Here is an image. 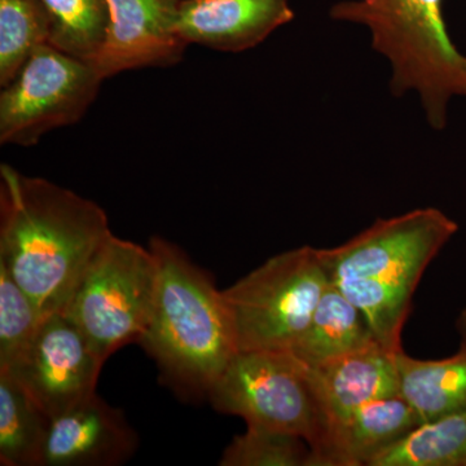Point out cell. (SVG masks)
Wrapping results in <instances>:
<instances>
[{
	"instance_id": "603a6c76",
	"label": "cell",
	"mask_w": 466,
	"mask_h": 466,
	"mask_svg": "<svg viewBox=\"0 0 466 466\" xmlns=\"http://www.w3.org/2000/svg\"><path fill=\"white\" fill-rule=\"evenodd\" d=\"M459 329L461 332L462 343L466 345V309L462 311L461 317L459 319Z\"/></svg>"
},
{
	"instance_id": "8fae6325",
	"label": "cell",
	"mask_w": 466,
	"mask_h": 466,
	"mask_svg": "<svg viewBox=\"0 0 466 466\" xmlns=\"http://www.w3.org/2000/svg\"><path fill=\"white\" fill-rule=\"evenodd\" d=\"M137 443L124 412L96 392L50 419L39 466L121 465Z\"/></svg>"
},
{
	"instance_id": "52a82bcc",
	"label": "cell",
	"mask_w": 466,
	"mask_h": 466,
	"mask_svg": "<svg viewBox=\"0 0 466 466\" xmlns=\"http://www.w3.org/2000/svg\"><path fill=\"white\" fill-rule=\"evenodd\" d=\"M157 280L158 263L150 248L112 235L61 312L106 361L146 333Z\"/></svg>"
},
{
	"instance_id": "7402d4cb",
	"label": "cell",
	"mask_w": 466,
	"mask_h": 466,
	"mask_svg": "<svg viewBox=\"0 0 466 466\" xmlns=\"http://www.w3.org/2000/svg\"><path fill=\"white\" fill-rule=\"evenodd\" d=\"M294 435L248 426L223 451L222 466H309V449Z\"/></svg>"
},
{
	"instance_id": "ba28073f",
	"label": "cell",
	"mask_w": 466,
	"mask_h": 466,
	"mask_svg": "<svg viewBox=\"0 0 466 466\" xmlns=\"http://www.w3.org/2000/svg\"><path fill=\"white\" fill-rule=\"evenodd\" d=\"M103 76L84 60L43 45L0 92V143L33 147L75 125L96 99Z\"/></svg>"
},
{
	"instance_id": "2e32d148",
	"label": "cell",
	"mask_w": 466,
	"mask_h": 466,
	"mask_svg": "<svg viewBox=\"0 0 466 466\" xmlns=\"http://www.w3.org/2000/svg\"><path fill=\"white\" fill-rule=\"evenodd\" d=\"M400 395L421 422L466 410V345L453 357L421 360L401 350L397 357Z\"/></svg>"
},
{
	"instance_id": "8992f818",
	"label": "cell",
	"mask_w": 466,
	"mask_h": 466,
	"mask_svg": "<svg viewBox=\"0 0 466 466\" xmlns=\"http://www.w3.org/2000/svg\"><path fill=\"white\" fill-rule=\"evenodd\" d=\"M329 283L320 249L300 247L222 290L238 351L293 348Z\"/></svg>"
},
{
	"instance_id": "e0dca14e",
	"label": "cell",
	"mask_w": 466,
	"mask_h": 466,
	"mask_svg": "<svg viewBox=\"0 0 466 466\" xmlns=\"http://www.w3.org/2000/svg\"><path fill=\"white\" fill-rule=\"evenodd\" d=\"M50 417L7 370H0V464L39 466Z\"/></svg>"
},
{
	"instance_id": "d6986e66",
	"label": "cell",
	"mask_w": 466,
	"mask_h": 466,
	"mask_svg": "<svg viewBox=\"0 0 466 466\" xmlns=\"http://www.w3.org/2000/svg\"><path fill=\"white\" fill-rule=\"evenodd\" d=\"M51 21L50 45L94 64L109 25L106 0H41Z\"/></svg>"
},
{
	"instance_id": "5bb4252c",
	"label": "cell",
	"mask_w": 466,
	"mask_h": 466,
	"mask_svg": "<svg viewBox=\"0 0 466 466\" xmlns=\"http://www.w3.org/2000/svg\"><path fill=\"white\" fill-rule=\"evenodd\" d=\"M420 424L416 410L400 394L368 401L334 426L320 466H368Z\"/></svg>"
},
{
	"instance_id": "5b68a950",
	"label": "cell",
	"mask_w": 466,
	"mask_h": 466,
	"mask_svg": "<svg viewBox=\"0 0 466 466\" xmlns=\"http://www.w3.org/2000/svg\"><path fill=\"white\" fill-rule=\"evenodd\" d=\"M218 412L248 426L294 435L309 444V466H320L330 421L311 368L289 350L238 351L208 392Z\"/></svg>"
},
{
	"instance_id": "44dd1931",
	"label": "cell",
	"mask_w": 466,
	"mask_h": 466,
	"mask_svg": "<svg viewBox=\"0 0 466 466\" xmlns=\"http://www.w3.org/2000/svg\"><path fill=\"white\" fill-rule=\"evenodd\" d=\"M45 318L29 294L0 265V370L16 363Z\"/></svg>"
},
{
	"instance_id": "9a60e30c",
	"label": "cell",
	"mask_w": 466,
	"mask_h": 466,
	"mask_svg": "<svg viewBox=\"0 0 466 466\" xmlns=\"http://www.w3.org/2000/svg\"><path fill=\"white\" fill-rule=\"evenodd\" d=\"M373 346L381 345L363 312L329 283L308 328L289 351L312 368Z\"/></svg>"
},
{
	"instance_id": "ffe728a7",
	"label": "cell",
	"mask_w": 466,
	"mask_h": 466,
	"mask_svg": "<svg viewBox=\"0 0 466 466\" xmlns=\"http://www.w3.org/2000/svg\"><path fill=\"white\" fill-rule=\"evenodd\" d=\"M50 38L51 21L41 0H0V86L5 87Z\"/></svg>"
},
{
	"instance_id": "9c48e42d",
	"label": "cell",
	"mask_w": 466,
	"mask_h": 466,
	"mask_svg": "<svg viewBox=\"0 0 466 466\" xmlns=\"http://www.w3.org/2000/svg\"><path fill=\"white\" fill-rule=\"evenodd\" d=\"M104 363L75 321L58 311L43 319L16 363L0 370L11 373L52 419L96 394Z\"/></svg>"
},
{
	"instance_id": "6da1fadb",
	"label": "cell",
	"mask_w": 466,
	"mask_h": 466,
	"mask_svg": "<svg viewBox=\"0 0 466 466\" xmlns=\"http://www.w3.org/2000/svg\"><path fill=\"white\" fill-rule=\"evenodd\" d=\"M112 235L96 202L8 164L0 167V265L45 317L66 309Z\"/></svg>"
},
{
	"instance_id": "4fadbf2b",
	"label": "cell",
	"mask_w": 466,
	"mask_h": 466,
	"mask_svg": "<svg viewBox=\"0 0 466 466\" xmlns=\"http://www.w3.org/2000/svg\"><path fill=\"white\" fill-rule=\"evenodd\" d=\"M397 354L373 346L309 367L329 417L330 434L334 426L368 401L400 394Z\"/></svg>"
},
{
	"instance_id": "7c38bea8",
	"label": "cell",
	"mask_w": 466,
	"mask_h": 466,
	"mask_svg": "<svg viewBox=\"0 0 466 466\" xmlns=\"http://www.w3.org/2000/svg\"><path fill=\"white\" fill-rule=\"evenodd\" d=\"M293 18L289 0H180L175 30L187 45L236 54L257 47Z\"/></svg>"
},
{
	"instance_id": "ac0fdd59",
	"label": "cell",
	"mask_w": 466,
	"mask_h": 466,
	"mask_svg": "<svg viewBox=\"0 0 466 466\" xmlns=\"http://www.w3.org/2000/svg\"><path fill=\"white\" fill-rule=\"evenodd\" d=\"M368 466H466V410L421 422Z\"/></svg>"
},
{
	"instance_id": "7a4b0ae2",
	"label": "cell",
	"mask_w": 466,
	"mask_h": 466,
	"mask_svg": "<svg viewBox=\"0 0 466 466\" xmlns=\"http://www.w3.org/2000/svg\"><path fill=\"white\" fill-rule=\"evenodd\" d=\"M434 208L379 219L332 249H320L330 283L367 318L377 341L401 351V332L426 268L458 232Z\"/></svg>"
},
{
	"instance_id": "3957f363",
	"label": "cell",
	"mask_w": 466,
	"mask_h": 466,
	"mask_svg": "<svg viewBox=\"0 0 466 466\" xmlns=\"http://www.w3.org/2000/svg\"><path fill=\"white\" fill-rule=\"evenodd\" d=\"M158 263L152 315L140 345L177 391L208 397L238 351L223 291L179 247L152 238Z\"/></svg>"
},
{
	"instance_id": "277c9868",
	"label": "cell",
	"mask_w": 466,
	"mask_h": 466,
	"mask_svg": "<svg viewBox=\"0 0 466 466\" xmlns=\"http://www.w3.org/2000/svg\"><path fill=\"white\" fill-rule=\"evenodd\" d=\"M329 14L366 26L373 48L390 63L392 94L416 92L429 125L446 127L450 100L466 97V57L451 42L443 0H343Z\"/></svg>"
},
{
	"instance_id": "30bf717a",
	"label": "cell",
	"mask_w": 466,
	"mask_h": 466,
	"mask_svg": "<svg viewBox=\"0 0 466 466\" xmlns=\"http://www.w3.org/2000/svg\"><path fill=\"white\" fill-rule=\"evenodd\" d=\"M180 0H106L109 25L92 66L104 79L182 61L187 43L175 30Z\"/></svg>"
}]
</instances>
